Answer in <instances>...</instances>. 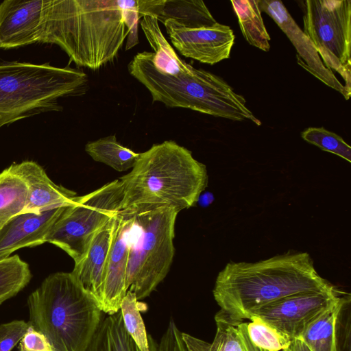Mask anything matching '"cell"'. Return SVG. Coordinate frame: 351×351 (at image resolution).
I'll return each instance as SVG.
<instances>
[{"instance_id": "obj_1", "label": "cell", "mask_w": 351, "mask_h": 351, "mask_svg": "<svg viewBox=\"0 0 351 351\" xmlns=\"http://www.w3.org/2000/svg\"><path fill=\"white\" fill-rule=\"evenodd\" d=\"M138 0H48L40 43L55 44L79 66L97 70L138 43Z\"/></svg>"}, {"instance_id": "obj_2", "label": "cell", "mask_w": 351, "mask_h": 351, "mask_svg": "<svg viewBox=\"0 0 351 351\" xmlns=\"http://www.w3.org/2000/svg\"><path fill=\"white\" fill-rule=\"evenodd\" d=\"M332 286L319 275L307 252L289 251L255 263L230 261L215 280L213 293L221 308L215 317L241 322L282 298Z\"/></svg>"}, {"instance_id": "obj_3", "label": "cell", "mask_w": 351, "mask_h": 351, "mask_svg": "<svg viewBox=\"0 0 351 351\" xmlns=\"http://www.w3.org/2000/svg\"><path fill=\"white\" fill-rule=\"evenodd\" d=\"M123 201L119 214L134 216L160 208L177 212L194 206L207 187L206 165L174 141L154 144L131 171L119 178Z\"/></svg>"}, {"instance_id": "obj_4", "label": "cell", "mask_w": 351, "mask_h": 351, "mask_svg": "<svg viewBox=\"0 0 351 351\" xmlns=\"http://www.w3.org/2000/svg\"><path fill=\"white\" fill-rule=\"evenodd\" d=\"M130 74L150 93L153 101L183 108L232 121L249 120L261 125L246 106L245 98L220 77L182 62L172 73L154 64L149 51L137 53L128 65Z\"/></svg>"}, {"instance_id": "obj_5", "label": "cell", "mask_w": 351, "mask_h": 351, "mask_svg": "<svg viewBox=\"0 0 351 351\" xmlns=\"http://www.w3.org/2000/svg\"><path fill=\"white\" fill-rule=\"evenodd\" d=\"M29 324L52 351H86L102 321L100 306L72 272L47 276L28 299Z\"/></svg>"}, {"instance_id": "obj_6", "label": "cell", "mask_w": 351, "mask_h": 351, "mask_svg": "<svg viewBox=\"0 0 351 351\" xmlns=\"http://www.w3.org/2000/svg\"><path fill=\"white\" fill-rule=\"evenodd\" d=\"M87 75L69 66L0 62V128L51 111H60L59 99L84 95Z\"/></svg>"}, {"instance_id": "obj_7", "label": "cell", "mask_w": 351, "mask_h": 351, "mask_svg": "<svg viewBox=\"0 0 351 351\" xmlns=\"http://www.w3.org/2000/svg\"><path fill=\"white\" fill-rule=\"evenodd\" d=\"M178 214L175 209L164 207L133 216L125 287L138 300L148 297L168 274L175 253Z\"/></svg>"}, {"instance_id": "obj_8", "label": "cell", "mask_w": 351, "mask_h": 351, "mask_svg": "<svg viewBox=\"0 0 351 351\" xmlns=\"http://www.w3.org/2000/svg\"><path fill=\"white\" fill-rule=\"evenodd\" d=\"M123 186L119 179L82 196L66 206L46 237L79 263L95 234L121 210Z\"/></svg>"}, {"instance_id": "obj_9", "label": "cell", "mask_w": 351, "mask_h": 351, "mask_svg": "<svg viewBox=\"0 0 351 351\" xmlns=\"http://www.w3.org/2000/svg\"><path fill=\"white\" fill-rule=\"evenodd\" d=\"M304 33L325 66L338 73L351 93V1H302Z\"/></svg>"}, {"instance_id": "obj_10", "label": "cell", "mask_w": 351, "mask_h": 351, "mask_svg": "<svg viewBox=\"0 0 351 351\" xmlns=\"http://www.w3.org/2000/svg\"><path fill=\"white\" fill-rule=\"evenodd\" d=\"M343 293L332 285L326 290L291 295L253 311L247 318L256 315L290 339H299L305 327Z\"/></svg>"}, {"instance_id": "obj_11", "label": "cell", "mask_w": 351, "mask_h": 351, "mask_svg": "<svg viewBox=\"0 0 351 351\" xmlns=\"http://www.w3.org/2000/svg\"><path fill=\"white\" fill-rule=\"evenodd\" d=\"M162 23L171 44L186 58L213 65L230 56L235 38L228 25L217 22L208 27L187 28L171 19Z\"/></svg>"}, {"instance_id": "obj_12", "label": "cell", "mask_w": 351, "mask_h": 351, "mask_svg": "<svg viewBox=\"0 0 351 351\" xmlns=\"http://www.w3.org/2000/svg\"><path fill=\"white\" fill-rule=\"evenodd\" d=\"M261 11L268 14L288 37L297 51V62L306 71L322 82L339 92L346 99L349 93L333 71L327 69L315 48L304 32L295 22L281 1L258 0Z\"/></svg>"}, {"instance_id": "obj_13", "label": "cell", "mask_w": 351, "mask_h": 351, "mask_svg": "<svg viewBox=\"0 0 351 351\" xmlns=\"http://www.w3.org/2000/svg\"><path fill=\"white\" fill-rule=\"evenodd\" d=\"M48 0H5L0 4V48L40 43Z\"/></svg>"}, {"instance_id": "obj_14", "label": "cell", "mask_w": 351, "mask_h": 351, "mask_svg": "<svg viewBox=\"0 0 351 351\" xmlns=\"http://www.w3.org/2000/svg\"><path fill=\"white\" fill-rule=\"evenodd\" d=\"M134 228V217L119 214V221L104 275L101 310L112 315L120 310L127 293L125 287L128 255Z\"/></svg>"}, {"instance_id": "obj_15", "label": "cell", "mask_w": 351, "mask_h": 351, "mask_svg": "<svg viewBox=\"0 0 351 351\" xmlns=\"http://www.w3.org/2000/svg\"><path fill=\"white\" fill-rule=\"evenodd\" d=\"M66 206L39 214L22 213L10 219L0 228V260L21 248L46 243L47 234Z\"/></svg>"}, {"instance_id": "obj_16", "label": "cell", "mask_w": 351, "mask_h": 351, "mask_svg": "<svg viewBox=\"0 0 351 351\" xmlns=\"http://www.w3.org/2000/svg\"><path fill=\"white\" fill-rule=\"evenodd\" d=\"M25 182L27 195L23 213L39 214L73 202L76 193L55 184L37 162L25 160L10 166Z\"/></svg>"}, {"instance_id": "obj_17", "label": "cell", "mask_w": 351, "mask_h": 351, "mask_svg": "<svg viewBox=\"0 0 351 351\" xmlns=\"http://www.w3.org/2000/svg\"><path fill=\"white\" fill-rule=\"evenodd\" d=\"M119 214L95 234L84 257L75 264L71 271L100 308L105 271L118 225Z\"/></svg>"}, {"instance_id": "obj_18", "label": "cell", "mask_w": 351, "mask_h": 351, "mask_svg": "<svg viewBox=\"0 0 351 351\" xmlns=\"http://www.w3.org/2000/svg\"><path fill=\"white\" fill-rule=\"evenodd\" d=\"M138 10L142 16H152L162 23L171 19L187 28L208 27L217 23L201 0H138Z\"/></svg>"}, {"instance_id": "obj_19", "label": "cell", "mask_w": 351, "mask_h": 351, "mask_svg": "<svg viewBox=\"0 0 351 351\" xmlns=\"http://www.w3.org/2000/svg\"><path fill=\"white\" fill-rule=\"evenodd\" d=\"M86 351H140L125 330L121 311L102 319Z\"/></svg>"}, {"instance_id": "obj_20", "label": "cell", "mask_w": 351, "mask_h": 351, "mask_svg": "<svg viewBox=\"0 0 351 351\" xmlns=\"http://www.w3.org/2000/svg\"><path fill=\"white\" fill-rule=\"evenodd\" d=\"M230 2L245 40L250 45L269 51L270 36L263 23L258 0H232Z\"/></svg>"}, {"instance_id": "obj_21", "label": "cell", "mask_w": 351, "mask_h": 351, "mask_svg": "<svg viewBox=\"0 0 351 351\" xmlns=\"http://www.w3.org/2000/svg\"><path fill=\"white\" fill-rule=\"evenodd\" d=\"M85 151L95 161L104 163L118 171L132 168L140 156V153L120 144L115 135L88 142Z\"/></svg>"}, {"instance_id": "obj_22", "label": "cell", "mask_w": 351, "mask_h": 351, "mask_svg": "<svg viewBox=\"0 0 351 351\" xmlns=\"http://www.w3.org/2000/svg\"><path fill=\"white\" fill-rule=\"evenodd\" d=\"M27 195L25 181L10 167L0 173V228L24 212Z\"/></svg>"}, {"instance_id": "obj_23", "label": "cell", "mask_w": 351, "mask_h": 351, "mask_svg": "<svg viewBox=\"0 0 351 351\" xmlns=\"http://www.w3.org/2000/svg\"><path fill=\"white\" fill-rule=\"evenodd\" d=\"M342 296L334 304L313 319L299 339L310 351H334L335 323Z\"/></svg>"}, {"instance_id": "obj_24", "label": "cell", "mask_w": 351, "mask_h": 351, "mask_svg": "<svg viewBox=\"0 0 351 351\" xmlns=\"http://www.w3.org/2000/svg\"><path fill=\"white\" fill-rule=\"evenodd\" d=\"M29 265L18 255L0 260V304L16 295L30 281Z\"/></svg>"}, {"instance_id": "obj_25", "label": "cell", "mask_w": 351, "mask_h": 351, "mask_svg": "<svg viewBox=\"0 0 351 351\" xmlns=\"http://www.w3.org/2000/svg\"><path fill=\"white\" fill-rule=\"evenodd\" d=\"M215 319L217 332L211 343L182 332L186 351H242L234 325L218 317Z\"/></svg>"}, {"instance_id": "obj_26", "label": "cell", "mask_w": 351, "mask_h": 351, "mask_svg": "<svg viewBox=\"0 0 351 351\" xmlns=\"http://www.w3.org/2000/svg\"><path fill=\"white\" fill-rule=\"evenodd\" d=\"M141 304L136 295L128 290L121 301L119 311L125 330L140 351H150L149 335L141 314Z\"/></svg>"}, {"instance_id": "obj_27", "label": "cell", "mask_w": 351, "mask_h": 351, "mask_svg": "<svg viewBox=\"0 0 351 351\" xmlns=\"http://www.w3.org/2000/svg\"><path fill=\"white\" fill-rule=\"evenodd\" d=\"M247 335L252 343L263 350L282 351L292 340L256 315L243 320Z\"/></svg>"}, {"instance_id": "obj_28", "label": "cell", "mask_w": 351, "mask_h": 351, "mask_svg": "<svg viewBox=\"0 0 351 351\" xmlns=\"http://www.w3.org/2000/svg\"><path fill=\"white\" fill-rule=\"evenodd\" d=\"M307 143L322 150L334 154L348 162H351V147L339 135L325 128H308L301 134Z\"/></svg>"}, {"instance_id": "obj_29", "label": "cell", "mask_w": 351, "mask_h": 351, "mask_svg": "<svg viewBox=\"0 0 351 351\" xmlns=\"http://www.w3.org/2000/svg\"><path fill=\"white\" fill-rule=\"evenodd\" d=\"M351 297L346 293L341 300L335 323L334 351H351Z\"/></svg>"}, {"instance_id": "obj_30", "label": "cell", "mask_w": 351, "mask_h": 351, "mask_svg": "<svg viewBox=\"0 0 351 351\" xmlns=\"http://www.w3.org/2000/svg\"><path fill=\"white\" fill-rule=\"evenodd\" d=\"M150 351H186L182 340V332L177 327L174 320L171 319L159 343H155L149 335Z\"/></svg>"}, {"instance_id": "obj_31", "label": "cell", "mask_w": 351, "mask_h": 351, "mask_svg": "<svg viewBox=\"0 0 351 351\" xmlns=\"http://www.w3.org/2000/svg\"><path fill=\"white\" fill-rule=\"evenodd\" d=\"M29 326V322L23 320L0 325V351H11L23 338Z\"/></svg>"}, {"instance_id": "obj_32", "label": "cell", "mask_w": 351, "mask_h": 351, "mask_svg": "<svg viewBox=\"0 0 351 351\" xmlns=\"http://www.w3.org/2000/svg\"><path fill=\"white\" fill-rule=\"evenodd\" d=\"M19 350L20 351H52L51 346L45 337L30 325L19 341Z\"/></svg>"}, {"instance_id": "obj_33", "label": "cell", "mask_w": 351, "mask_h": 351, "mask_svg": "<svg viewBox=\"0 0 351 351\" xmlns=\"http://www.w3.org/2000/svg\"><path fill=\"white\" fill-rule=\"evenodd\" d=\"M290 348L291 351H310L306 345L300 339H293Z\"/></svg>"}, {"instance_id": "obj_34", "label": "cell", "mask_w": 351, "mask_h": 351, "mask_svg": "<svg viewBox=\"0 0 351 351\" xmlns=\"http://www.w3.org/2000/svg\"><path fill=\"white\" fill-rule=\"evenodd\" d=\"M214 200V197L210 193H206L202 195H200L198 201L201 204V205L204 206H207Z\"/></svg>"}, {"instance_id": "obj_35", "label": "cell", "mask_w": 351, "mask_h": 351, "mask_svg": "<svg viewBox=\"0 0 351 351\" xmlns=\"http://www.w3.org/2000/svg\"><path fill=\"white\" fill-rule=\"evenodd\" d=\"M290 345H291V344H290ZM257 348H258V347H257ZM258 348V351H269V350H263V349H261V348ZM282 351H291V348H290V346H289V347L287 349L284 350H282Z\"/></svg>"}]
</instances>
